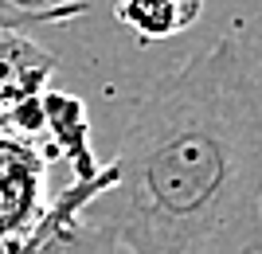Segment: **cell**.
<instances>
[{
	"mask_svg": "<svg viewBox=\"0 0 262 254\" xmlns=\"http://www.w3.org/2000/svg\"><path fill=\"white\" fill-rule=\"evenodd\" d=\"M98 199L102 254H262V86L235 35L141 94Z\"/></svg>",
	"mask_w": 262,
	"mask_h": 254,
	"instance_id": "cell-1",
	"label": "cell"
},
{
	"mask_svg": "<svg viewBox=\"0 0 262 254\" xmlns=\"http://www.w3.org/2000/svg\"><path fill=\"white\" fill-rule=\"evenodd\" d=\"M200 12H204V0H118L114 16L141 43H157L188 32L200 20Z\"/></svg>",
	"mask_w": 262,
	"mask_h": 254,
	"instance_id": "cell-2",
	"label": "cell"
},
{
	"mask_svg": "<svg viewBox=\"0 0 262 254\" xmlns=\"http://www.w3.org/2000/svg\"><path fill=\"white\" fill-rule=\"evenodd\" d=\"M4 4L16 12H47L51 8V0H4Z\"/></svg>",
	"mask_w": 262,
	"mask_h": 254,
	"instance_id": "cell-3",
	"label": "cell"
}]
</instances>
